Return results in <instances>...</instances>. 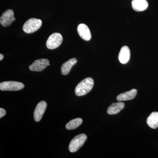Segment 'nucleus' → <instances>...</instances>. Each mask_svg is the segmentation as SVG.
Here are the masks:
<instances>
[{
  "instance_id": "f257e3e1",
  "label": "nucleus",
  "mask_w": 158,
  "mask_h": 158,
  "mask_svg": "<svg viewBox=\"0 0 158 158\" xmlns=\"http://www.w3.org/2000/svg\"><path fill=\"white\" fill-rule=\"evenodd\" d=\"M94 85L93 79L90 77L86 78L80 82L75 90L76 95L78 96H84L89 93Z\"/></svg>"
},
{
  "instance_id": "9d476101",
  "label": "nucleus",
  "mask_w": 158,
  "mask_h": 158,
  "mask_svg": "<svg viewBox=\"0 0 158 158\" xmlns=\"http://www.w3.org/2000/svg\"><path fill=\"white\" fill-rule=\"evenodd\" d=\"M131 52L128 47L127 46L122 47L118 55V60L122 64H126L130 60Z\"/></svg>"
},
{
  "instance_id": "a211bd4d",
  "label": "nucleus",
  "mask_w": 158,
  "mask_h": 158,
  "mask_svg": "<svg viewBox=\"0 0 158 158\" xmlns=\"http://www.w3.org/2000/svg\"><path fill=\"white\" fill-rule=\"evenodd\" d=\"M4 58V56L2 54H0V60H2Z\"/></svg>"
},
{
  "instance_id": "423d86ee",
  "label": "nucleus",
  "mask_w": 158,
  "mask_h": 158,
  "mask_svg": "<svg viewBox=\"0 0 158 158\" xmlns=\"http://www.w3.org/2000/svg\"><path fill=\"white\" fill-rule=\"evenodd\" d=\"M15 20L14 13L11 9H8L3 12L0 18V23L3 27H9Z\"/></svg>"
},
{
  "instance_id": "f3484780",
  "label": "nucleus",
  "mask_w": 158,
  "mask_h": 158,
  "mask_svg": "<svg viewBox=\"0 0 158 158\" xmlns=\"http://www.w3.org/2000/svg\"><path fill=\"white\" fill-rule=\"evenodd\" d=\"M6 112L5 109L3 108H0V118H2L6 115Z\"/></svg>"
},
{
  "instance_id": "7ed1b4c3",
  "label": "nucleus",
  "mask_w": 158,
  "mask_h": 158,
  "mask_svg": "<svg viewBox=\"0 0 158 158\" xmlns=\"http://www.w3.org/2000/svg\"><path fill=\"white\" fill-rule=\"evenodd\" d=\"M87 136L85 134H80L75 137L70 141L69 149L71 152L78 150L87 140Z\"/></svg>"
},
{
  "instance_id": "2eb2a0df",
  "label": "nucleus",
  "mask_w": 158,
  "mask_h": 158,
  "mask_svg": "<svg viewBox=\"0 0 158 158\" xmlns=\"http://www.w3.org/2000/svg\"><path fill=\"white\" fill-rule=\"evenodd\" d=\"M147 123L148 126L152 129L158 127V113L154 112L152 113L147 119Z\"/></svg>"
},
{
  "instance_id": "f8f14e48",
  "label": "nucleus",
  "mask_w": 158,
  "mask_h": 158,
  "mask_svg": "<svg viewBox=\"0 0 158 158\" xmlns=\"http://www.w3.org/2000/svg\"><path fill=\"white\" fill-rule=\"evenodd\" d=\"M132 7L137 11H144L148 7V2L146 0H132Z\"/></svg>"
},
{
  "instance_id": "4468645a",
  "label": "nucleus",
  "mask_w": 158,
  "mask_h": 158,
  "mask_svg": "<svg viewBox=\"0 0 158 158\" xmlns=\"http://www.w3.org/2000/svg\"><path fill=\"white\" fill-rule=\"evenodd\" d=\"M125 107V104L122 102L114 103L109 107L107 113L109 115H114L117 114L121 111Z\"/></svg>"
},
{
  "instance_id": "f03ea898",
  "label": "nucleus",
  "mask_w": 158,
  "mask_h": 158,
  "mask_svg": "<svg viewBox=\"0 0 158 158\" xmlns=\"http://www.w3.org/2000/svg\"><path fill=\"white\" fill-rule=\"evenodd\" d=\"M42 21L38 19L31 18L28 20L23 26V31L27 34L36 32L42 25Z\"/></svg>"
},
{
  "instance_id": "1a4fd4ad",
  "label": "nucleus",
  "mask_w": 158,
  "mask_h": 158,
  "mask_svg": "<svg viewBox=\"0 0 158 158\" xmlns=\"http://www.w3.org/2000/svg\"><path fill=\"white\" fill-rule=\"evenodd\" d=\"M77 32L81 38L86 41H89L91 38V33L88 26L85 24H80L77 27Z\"/></svg>"
},
{
  "instance_id": "9b49d317",
  "label": "nucleus",
  "mask_w": 158,
  "mask_h": 158,
  "mask_svg": "<svg viewBox=\"0 0 158 158\" xmlns=\"http://www.w3.org/2000/svg\"><path fill=\"white\" fill-rule=\"evenodd\" d=\"M137 90L135 89H133L130 91H127L120 94L117 97V100L118 102L125 101L131 100L135 98L137 94Z\"/></svg>"
},
{
  "instance_id": "6e6552de",
  "label": "nucleus",
  "mask_w": 158,
  "mask_h": 158,
  "mask_svg": "<svg viewBox=\"0 0 158 158\" xmlns=\"http://www.w3.org/2000/svg\"><path fill=\"white\" fill-rule=\"evenodd\" d=\"M47 104L44 101L40 102L36 106L34 113V120L36 122H39L41 120L42 116L45 112Z\"/></svg>"
},
{
  "instance_id": "ddd939ff",
  "label": "nucleus",
  "mask_w": 158,
  "mask_h": 158,
  "mask_svg": "<svg viewBox=\"0 0 158 158\" xmlns=\"http://www.w3.org/2000/svg\"><path fill=\"white\" fill-rule=\"evenodd\" d=\"M77 62L76 58H72L62 64L61 67V73L63 75H66L70 72L71 69L75 64Z\"/></svg>"
},
{
  "instance_id": "0eeeda50",
  "label": "nucleus",
  "mask_w": 158,
  "mask_h": 158,
  "mask_svg": "<svg viewBox=\"0 0 158 158\" xmlns=\"http://www.w3.org/2000/svg\"><path fill=\"white\" fill-rule=\"evenodd\" d=\"M49 64V61L47 59H37L30 66L29 69L32 71L40 72L44 70Z\"/></svg>"
},
{
  "instance_id": "dca6fc26",
  "label": "nucleus",
  "mask_w": 158,
  "mask_h": 158,
  "mask_svg": "<svg viewBox=\"0 0 158 158\" xmlns=\"http://www.w3.org/2000/svg\"><path fill=\"white\" fill-rule=\"evenodd\" d=\"M83 120L82 118H78L72 119L66 124L65 127L67 130H71L76 129L82 124Z\"/></svg>"
},
{
  "instance_id": "39448f33",
  "label": "nucleus",
  "mask_w": 158,
  "mask_h": 158,
  "mask_svg": "<svg viewBox=\"0 0 158 158\" xmlns=\"http://www.w3.org/2000/svg\"><path fill=\"white\" fill-rule=\"evenodd\" d=\"M63 38L61 34L55 33L52 34L48 39L47 47L49 49H54L59 47L62 42Z\"/></svg>"
},
{
  "instance_id": "20e7f679",
  "label": "nucleus",
  "mask_w": 158,
  "mask_h": 158,
  "mask_svg": "<svg viewBox=\"0 0 158 158\" xmlns=\"http://www.w3.org/2000/svg\"><path fill=\"white\" fill-rule=\"evenodd\" d=\"M24 88V85L21 82L9 81L0 83V89L3 91H17Z\"/></svg>"
}]
</instances>
